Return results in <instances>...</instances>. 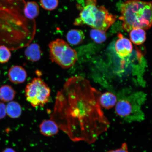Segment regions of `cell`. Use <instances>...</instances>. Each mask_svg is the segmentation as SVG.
Listing matches in <instances>:
<instances>
[{
  "instance_id": "cell-1",
  "label": "cell",
  "mask_w": 152,
  "mask_h": 152,
  "mask_svg": "<svg viewBox=\"0 0 152 152\" xmlns=\"http://www.w3.org/2000/svg\"><path fill=\"white\" fill-rule=\"evenodd\" d=\"M99 91L80 77L66 81L57 96L51 119L74 142H96L110 123L99 102Z\"/></svg>"
},
{
  "instance_id": "cell-2",
  "label": "cell",
  "mask_w": 152,
  "mask_h": 152,
  "mask_svg": "<svg viewBox=\"0 0 152 152\" xmlns=\"http://www.w3.org/2000/svg\"><path fill=\"white\" fill-rule=\"evenodd\" d=\"M24 0H0V46L11 51L30 44L35 33L34 20L26 18Z\"/></svg>"
},
{
  "instance_id": "cell-3",
  "label": "cell",
  "mask_w": 152,
  "mask_h": 152,
  "mask_svg": "<svg viewBox=\"0 0 152 152\" xmlns=\"http://www.w3.org/2000/svg\"><path fill=\"white\" fill-rule=\"evenodd\" d=\"M120 10L119 19L125 31L136 28L147 30L152 26V1L128 0L121 4Z\"/></svg>"
},
{
  "instance_id": "cell-4",
  "label": "cell",
  "mask_w": 152,
  "mask_h": 152,
  "mask_svg": "<svg viewBox=\"0 0 152 152\" xmlns=\"http://www.w3.org/2000/svg\"><path fill=\"white\" fill-rule=\"evenodd\" d=\"M97 3V0H85L84 6L74 24L86 25L94 29L105 32L116 20L117 17L110 13L103 6H98Z\"/></svg>"
},
{
  "instance_id": "cell-5",
  "label": "cell",
  "mask_w": 152,
  "mask_h": 152,
  "mask_svg": "<svg viewBox=\"0 0 152 152\" xmlns=\"http://www.w3.org/2000/svg\"><path fill=\"white\" fill-rule=\"evenodd\" d=\"M117 99L115 111L121 118L129 122L143 120L145 115L142 107L146 99L144 93L123 90L119 93Z\"/></svg>"
},
{
  "instance_id": "cell-6",
  "label": "cell",
  "mask_w": 152,
  "mask_h": 152,
  "mask_svg": "<svg viewBox=\"0 0 152 152\" xmlns=\"http://www.w3.org/2000/svg\"><path fill=\"white\" fill-rule=\"evenodd\" d=\"M48 47L50 59L61 68H71L77 61V51L63 39H57L51 41Z\"/></svg>"
},
{
  "instance_id": "cell-7",
  "label": "cell",
  "mask_w": 152,
  "mask_h": 152,
  "mask_svg": "<svg viewBox=\"0 0 152 152\" xmlns=\"http://www.w3.org/2000/svg\"><path fill=\"white\" fill-rule=\"evenodd\" d=\"M26 100L34 107L43 106L48 102L51 90L40 77H36L26 85L25 90Z\"/></svg>"
},
{
  "instance_id": "cell-8",
  "label": "cell",
  "mask_w": 152,
  "mask_h": 152,
  "mask_svg": "<svg viewBox=\"0 0 152 152\" xmlns=\"http://www.w3.org/2000/svg\"><path fill=\"white\" fill-rule=\"evenodd\" d=\"M118 37V39L115 44L116 53L120 58L124 59L132 54L133 50L132 44L130 40L124 37L121 34H119Z\"/></svg>"
},
{
  "instance_id": "cell-9",
  "label": "cell",
  "mask_w": 152,
  "mask_h": 152,
  "mask_svg": "<svg viewBox=\"0 0 152 152\" xmlns=\"http://www.w3.org/2000/svg\"><path fill=\"white\" fill-rule=\"evenodd\" d=\"M8 76L11 82L19 84L26 81L27 75L26 70L22 66H15L9 69Z\"/></svg>"
},
{
  "instance_id": "cell-10",
  "label": "cell",
  "mask_w": 152,
  "mask_h": 152,
  "mask_svg": "<svg viewBox=\"0 0 152 152\" xmlns=\"http://www.w3.org/2000/svg\"><path fill=\"white\" fill-rule=\"evenodd\" d=\"M39 128L41 134L47 137L56 135L58 133L59 129L56 123L52 119L43 121L40 124Z\"/></svg>"
},
{
  "instance_id": "cell-11",
  "label": "cell",
  "mask_w": 152,
  "mask_h": 152,
  "mask_svg": "<svg viewBox=\"0 0 152 152\" xmlns=\"http://www.w3.org/2000/svg\"><path fill=\"white\" fill-rule=\"evenodd\" d=\"M26 47L24 54L26 59L32 62H37L40 59L42 52L38 44H30Z\"/></svg>"
},
{
  "instance_id": "cell-12",
  "label": "cell",
  "mask_w": 152,
  "mask_h": 152,
  "mask_svg": "<svg viewBox=\"0 0 152 152\" xmlns=\"http://www.w3.org/2000/svg\"><path fill=\"white\" fill-rule=\"evenodd\" d=\"M117 96L110 92H106L101 94L99 102L101 107L109 109L116 105L117 102Z\"/></svg>"
},
{
  "instance_id": "cell-13",
  "label": "cell",
  "mask_w": 152,
  "mask_h": 152,
  "mask_svg": "<svg viewBox=\"0 0 152 152\" xmlns=\"http://www.w3.org/2000/svg\"><path fill=\"white\" fill-rule=\"evenodd\" d=\"M85 38L84 33L80 29H71L66 35V39L68 44L73 45L80 44L84 41Z\"/></svg>"
},
{
  "instance_id": "cell-14",
  "label": "cell",
  "mask_w": 152,
  "mask_h": 152,
  "mask_svg": "<svg viewBox=\"0 0 152 152\" xmlns=\"http://www.w3.org/2000/svg\"><path fill=\"white\" fill-rule=\"evenodd\" d=\"M39 5L35 1H28L26 3L25 7L24 15L27 18L34 20V19L39 16Z\"/></svg>"
},
{
  "instance_id": "cell-15",
  "label": "cell",
  "mask_w": 152,
  "mask_h": 152,
  "mask_svg": "<svg viewBox=\"0 0 152 152\" xmlns=\"http://www.w3.org/2000/svg\"><path fill=\"white\" fill-rule=\"evenodd\" d=\"M16 92L10 86L4 85L0 87V100L3 102L12 101L16 96Z\"/></svg>"
},
{
  "instance_id": "cell-16",
  "label": "cell",
  "mask_w": 152,
  "mask_h": 152,
  "mask_svg": "<svg viewBox=\"0 0 152 152\" xmlns=\"http://www.w3.org/2000/svg\"><path fill=\"white\" fill-rule=\"evenodd\" d=\"M131 41L135 45L142 44L146 40V33L145 30L140 28H134L130 32Z\"/></svg>"
},
{
  "instance_id": "cell-17",
  "label": "cell",
  "mask_w": 152,
  "mask_h": 152,
  "mask_svg": "<svg viewBox=\"0 0 152 152\" xmlns=\"http://www.w3.org/2000/svg\"><path fill=\"white\" fill-rule=\"evenodd\" d=\"M7 115L11 118H18L22 113L21 106L18 102L15 101L9 102L6 106Z\"/></svg>"
},
{
  "instance_id": "cell-18",
  "label": "cell",
  "mask_w": 152,
  "mask_h": 152,
  "mask_svg": "<svg viewBox=\"0 0 152 152\" xmlns=\"http://www.w3.org/2000/svg\"><path fill=\"white\" fill-rule=\"evenodd\" d=\"M90 35L91 39L98 43L104 42L107 39L105 32L94 28L91 30Z\"/></svg>"
},
{
  "instance_id": "cell-19",
  "label": "cell",
  "mask_w": 152,
  "mask_h": 152,
  "mask_svg": "<svg viewBox=\"0 0 152 152\" xmlns=\"http://www.w3.org/2000/svg\"><path fill=\"white\" fill-rule=\"evenodd\" d=\"M40 3L41 7L45 10L51 11L58 7L59 0H40Z\"/></svg>"
},
{
  "instance_id": "cell-20",
  "label": "cell",
  "mask_w": 152,
  "mask_h": 152,
  "mask_svg": "<svg viewBox=\"0 0 152 152\" xmlns=\"http://www.w3.org/2000/svg\"><path fill=\"white\" fill-rule=\"evenodd\" d=\"M11 50L4 46H0V63L4 64L9 61L11 56Z\"/></svg>"
},
{
  "instance_id": "cell-21",
  "label": "cell",
  "mask_w": 152,
  "mask_h": 152,
  "mask_svg": "<svg viewBox=\"0 0 152 152\" xmlns=\"http://www.w3.org/2000/svg\"><path fill=\"white\" fill-rule=\"evenodd\" d=\"M107 152H129L128 144L126 142H124L121 148L115 150H111Z\"/></svg>"
},
{
  "instance_id": "cell-22",
  "label": "cell",
  "mask_w": 152,
  "mask_h": 152,
  "mask_svg": "<svg viewBox=\"0 0 152 152\" xmlns=\"http://www.w3.org/2000/svg\"><path fill=\"white\" fill-rule=\"evenodd\" d=\"M6 115V105L0 101V119L4 118Z\"/></svg>"
},
{
  "instance_id": "cell-23",
  "label": "cell",
  "mask_w": 152,
  "mask_h": 152,
  "mask_svg": "<svg viewBox=\"0 0 152 152\" xmlns=\"http://www.w3.org/2000/svg\"><path fill=\"white\" fill-rule=\"evenodd\" d=\"M2 152H16V151L12 148H5Z\"/></svg>"
}]
</instances>
